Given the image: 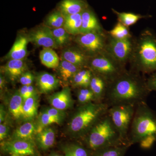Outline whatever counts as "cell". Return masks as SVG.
<instances>
[{"mask_svg":"<svg viewBox=\"0 0 156 156\" xmlns=\"http://www.w3.org/2000/svg\"><path fill=\"white\" fill-rule=\"evenodd\" d=\"M136 106L115 105L109 108L108 114L125 144H128V135Z\"/></svg>","mask_w":156,"mask_h":156,"instance_id":"cell-7","label":"cell"},{"mask_svg":"<svg viewBox=\"0 0 156 156\" xmlns=\"http://www.w3.org/2000/svg\"><path fill=\"white\" fill-rule=\"evenodd\" d=\"M28 86H23L20 89L19 93L23 99V101H25L27 99V92H28Z\"/></svg>","mask_w":156,"mask_h":156,"instance_id":"cell-41","label":"cell"},{"mask_svg":"<svg viewBox=\"0 0 156 156\" xmlns=\"http://www.w3.org/2000/svg\"><path fill=\"white\" fill-rule=\"evenodd\" d=\"M82 14L65 16V22L63 27L70 34L77 35L80 34L82 23Z\"/></svg>","mask_w":156,"mask_h":156,"instance_id":"cell-23","label":"cell"},{"mask_svg":"<svg viewBox=\"0 0 156 156\" xmlns=\"http://www.w3.org/2000/svg\"><path fill=\"white\" fill-rule=\"evenodd\" d=\"M65 18L60 11L53 12L48 16L47 19V25L53 29L64 27Z\"/></svg>","mask_w":156,"mask_h":156,"instance_id":"cell-31","label":"cell"},{"mask_svg":"<svg viewBox=\"0 0 156 156\" xmlns=\"http://www.w3.org/2000/svg\"><path fill=\"white\" fill-rule=\"evenodd\" d=\"M54 123H56V122L52 117L45 111L42 112L39 116L36 125L37 133L41 132L44 128Z\"/></svg>","mask_w":156,"mask_h":156,"instance_id":"cell-33","label":"cell"},{"mask_svg":"<svg viewBox=\"0 0 156 156\" xmlns=\"http://www.w3.org/2000/svg\"><path fill=\"white\" fill-rule=\"evenodd\" d=\"M11 156H21L19 155H11Z\"/></svg>","mask_w":156,"mask_h":156,"instance_id":"cell-46","label":"cell"},{"mask_svg":"<svg viewBox=\"0 0 156 156\" xmlns=\"http://www.w3.org/2000/svg\"><path fill=\"white\" fill-rule=\"evenodd\" d=\"M23 99L19 92L14 94L11 98L9 103V111L15 119L23 117Z\"/></svg>","mask_w":156,"mask_h":156,"instance_id":"cell-26","label":"cell"},{"mask_svg":"<svg viewBox=\"0 0 156 156\" xmlns=\"http://www.w3.org/2000/svg\"><path fill=\"white\" fill-rule=\"evenodd\" d=\"M34 80L33 75L30 72H24L20 77V82L23 86L31 85Z\"/></svg>","mask_w":156,"mask_h":156,"instance_id":"cell-38","label":"cell"},{"mask_svg":"<svg viewBox=\"0 0 156 156\" xmlns=\"http://www.w3.org/2000/svg\"><path fill=\"white\" fill-rule=\"evenodd\" d=\"M149 136L156 137V115L145 102L135 107L128 135V144L138 143Z\"/></svg>","mask_w":156,"mask_h":156,"instance_id":"cell-4","label":"cell"},{"mask_svg":"<svg viewBox=\"0 0 156 156\" xmlns=\"http://www.w3.org/2000/svg\"><path fill=\"white\" fill-rule=\"evenodd\" d=\"M147 85L149 91H156V71L152 73L146 80Z\"/></svg>","mask_w":156,"mask_h":156,"instance_id":"cell-39","label":"cell"},{"mask_svg":"<svg viewBox=\"0 0 156 156\" xmlns=\"http://www.w3.org/2000/svg\"><path fill=\"white\" fill-rule=\"evenodd\" d=\"M40 58L42 64L49 68L58 67L60 63L58 55L52 48H44L40 52Z\"/></svg>","mask_w":156,"mask_h":156,"instance_id":"cell-22","label":"cell"},{"mask_svg":"<svg viewBox=\"0 0 156 156\" xmlns=\"http://www.w3.org/2000/svg\"><path fill=\"white\" fill-rule=\"evenodd\" d=\"M49 101L53 108L64 111L71 107L73 100L70 89L66 88L60 92H56L49 98Z\"/></svg>","mask_w":156,"mask_h":156,"instance_id":"cell-14","label":"cell"},{"mask_svg":"<svg viewBox=\"0 0 156 156\" xmlns=\"http://www.w3.org/2000/svg\"><path fill=\"white\" fill-rule=\"evenodd\" d=\"M58 67L59 75L62 79L65 81H67L71 79L73 80L77 73L83 69L78 67L63 58L60 62Z\"/></svg>","mask_w":156,"mask_h":156,"instance_id":"cell-24","label":"cell"},{"mask_svg":"<svg viewBox=\"0 0 156 156\" xmlns=\"http://www.w3.org/2000/svg\"><path fill=\"white\" fill-rule=\"evenodd\" d=\"M50 156H62L60 155L57 154H53L51 155Z\"/></svg>","mask_w":156,"mask_h":156,"instance_id":"cell-45","label":"cell"},{"mask_svg":"<svg viewBox=\"0 0 156 156\" xmlns=\"http://www.w3.org/2000/svg\"><path fill=\"white\" fill-rule=\"evenodd\" d=\"M108 37V31L103 30L79 34L75 41L78 47L91 57L106 51Z\"/></svg>","mask_w":156,"mask_h":156,"instance_id":"cell-8","label":"cell"},{"mask_svg":"<svg viewBox=\"0 0 156 156\" xmlns=\"http://www.w3.org/2000/svg\"><path fill=\"white\" fill-rule=\"evenodd\" d=\"M84 136L85 146L92 151L108 147L126 145L121 139L108 112Z\"/></svg>","mask_w":156,"mask_h":156,"instance_id":"cell-3","label":"cell"},{"mask_svg":"<svg viewBox=\"0 0 156 156\" xmlns=\"http://www.w3.org/2000/svg\"><path fill=\"white\" fill-rule=\"evenodd\" d=\"M1 149L11 155L21 156H34L35 154L34 141L11 139L1 143Z\"/></svg>","mask_w":156,"mask_h":156,"instance_id":"cell-10","label":"cell"},{"mask_svg":"<svg viewBox=\"0 0 156 156\" xmlns=\"http://www.w3.org/2000/svg\"><path fill=\"white\" fill-rule=\"evenodd\" d=\"M38 104L37 98L35 94L26 99L23 102V118L30 119L35 117L37 112Z\"/></svg>","mask_w":156,"mask_h":156,"instance_id":"cell-28","label":"cell"},{"mask_svg":"<svg viewBox=\"0 0 156 156\" xmlns=\"http://www.w3.org/2000/svg\"><path fill=\"white\" fill-rule=\"evenodd\" d=\"M35 94V89L33 86L30 85L28 87V92H27V98L31 97Z\"/></svg>","mask_w":156,"mask_h":156,"instance_id":"cell-42","label":"cell"},{"mask_svg":"<svg viewBox=\"0 0 156 156\" xmlns=\"http://www.w3.org/2000/svg\"><path fill=\"white\" fill-rule=\"evenodd\" d=\"M112 11L117 15L118 21L128 27L134 25L140 20L147 17L131 12H119L114 9H112Z\"/></svg>","mask_w":156,"mask_h":156,"instance_id":"cell-27","label":"cell"},{"mask_svg":"<svg viewBox=\"0 0 156 156\" xmlns=\"http://www.w3.org/2000/svg\"><path fill=\"white\" fill-rule=\"evenodd\" d=\"M36 134V125L31 122H27L23 124L14 131L11 139L34 141Z\"/></svg>","mask_w":156,"mask_h":156,"instance_id":"cell-18","label":"cell"},{"mask_svg":"<svg viewBox=\"0 0 156 156\" xmlns=\"http://www.w3.org/2000/svg\"><path fill=\"white\" fill-rule=\"evenodd\" d=\"M150 92L146 80L140 73L131 69H126L109 83L104 102L109 108L119 105L136 106L145 102Z\"/></svg>","mask_w":156,"mask_h":156,"instance_id":"cell-1","label":"cell"},{"mask_svg":"<svg viewBox=\"0 0 156 156\" xmlns=\"http://www.w3.org/2000/svg\"><path fill=\"white\" fill-rule=\"evenodd\" d=\"M82 26L80 34L104 30L95 14L89 8L82 12Z\"/></svg>","mask_w":156,"mask_h":156,"instance_id":"cell-15","label":"cell"},{"mask_svg":"<svg viewBox=\"0 0 156 156\" xmlns=\"http://www.w3.org/2000/svg\"><path fill=\"white\" fill-rule=\"evenodd\" d=\"M9 130V126L7 123L2 122L0 125V140H2L8 136Z\"/></svg>","mask_w":156,"mask_h":156,"instance_id":"cell-40","label":"cell"},{"mask_svg":"<svg viewBox=\"0 0 156 156\" xmlns=\"http://www.w3.org/2000/svg\"><path fill=\"white\" fill-rule=\"evenodd\" d=\"M37 83L42 93H48L58 87L59 80L53 75L44 73L38 76Z\"/></svg>","mask_w":156,"mask_h":156,"instance_id":"cell-19","label":"cell"},{"mask_svg":"<svg viewBox=\"0 0 156 156\" xmlns=\"http://www.w3.org/2000/svg\"><path fill=\"white\" fill-rule=\"evenodd\" d=\"M156 141L155 136H149L142 140L139 144L142 148L144 149H148L152 146Z\"/></svg>","mask_w":156,"mask_h":156,"instance_id":"cell-37","label":"cell"},{"mask_svg":"<svg viewBox=\"0 0 156 156\" xmlns=\"http://www.w3.org/2000/svg\"><path fill=\"white\" fill-rule=\"evenodd\" d=\"M77 98L78 101L81 105L95 100L94 94L89 88H81L78 91Z\"/></svg>","mask_w":156,"mask_h":156,"instance_id":"cell-34","label":"cell"},{"mask_svg":"<svg viewBox=\"0 0 156 156\" xmlns=\"http://www.w3.org/2000/svg\"><path fill=\"white\" fill-rule=\"evenodd\" d=\"M26 68L23 59H11L5 66V70L11 80L20 77L25 72Z\"/></svg>","mask_w":156,"mask_h":156,"instance_id":"cell-21","label":"cell"},{"mask_svg":"<svg viewBox=\"0 0 156 156\" xmlns=\"http://www.w3.org/2000/svg\"><path fill=\"white\" fill-rule=\"evenodd\" d=\"M35 140L37 145L43 150H47L54 145L55 140V132L50 127L44 128L37 133Z\"/></svg>","mask_w":156,"mask_h":156,"instance_id":"cell-17","label":"cell"},{"mask_svg":"<svg viewBox=\"0 0 156 156\" xmlns=\"http://www.w3.org/2000/svg\"><path fill=\"white\" fill-rule=\"evenodd\" d=\"M130 69L143 74L156 71V36L149 29L134 38L130 60Z\"/></svg>","mask_w":156,"mask_h":156,"instance_id":"cell-2","label":"cell"},{"mask_svg":"<svg viewBox=\"0 0 156 156\" xmlns=\"http://www.w3.org/2000/svg\"><path fill=\"white\" fill-rule=\"evenodd\" d=\"M29 40L28 38L20 36L17 38L8 56L11 59H23L27 54V45Z\"/></svg>","mask_w":156,"mask_h":156,"instance_id":"cell-20","label":"cell"},{"mask_svg":"<svg viewBox=\"0 0 156 156\" xmlns=\"http://www.w3.org/2000/svg\"><path fill=\"white\" fill-rule=\"evenodd\" d=\"M108 34L114 38L124 40L133 37L129 27L118 21L111 30L108 31Z\"/></svg>","mask_w":156,"mask_h":156,"instance_id":"cell-30","label":"cell"},{"mask_svg":"<svg viewBox=\"0 0 156 156\" xmlns=\"http://www.w3.org/2000/svg\"><path fill=\"white\" fill-rule=\"evenodd\" d=\"M92 72L91 82L89 88L95 96L96 102H104L109 82L99 75Z\"/></svg>","mask_w":156,"mask_h":156,"instance_id":"cell-13","label":"cell"},{"mask_svg":"<svg viewBox=\"0 0 156 156\" xmlns=\"http://www.w3.org/2000/svg\"><path fill=\"white\" fill-rule=\"evenodd\" d=\"M29 41L35 44L42 46L44 48H57L52 30L48 27L44 26L37 28L32 31L28 37Z\"/></svg>","mask_w":156,"mask_h":156,"instance_id":"cell-11","label":"cell"},{"mask_svg":"<svg viewBox=\"0 0 156 156\" xmlns=\"http://www.w3.org/2000/svg\"><path fill=\"white\" fill-rule=\"evenodd\" d=\"M91 73V70L88 68H84L80 70L73 78V83L74 86L81 87L85 78Z\"/></svg>","mask_w":156,"mask_h":156,"instance_id":"cell-35","label":"cell"},{"mask_svg":"<svg viewBox=\"0 0 156 156\" xmlns=\"http://www.w3.org/2000/svg\"><path fill=\"white\" fill-rule=\"evenodd\" d=\"M108 109L105 102H91L81 105L70 122V131L77 136H84Z\"/></svg>","mask_w":156,"mask_h":156,"instance_id":"cell-5","label":"cell"},{"mask_svg":"<svg viewBox=\"0 0 156 156\" xmlns=\"http://www.w3.org/2000/svg\"><path fill=\"white\" fill-rule=\"evenodd\" d=\"M4 84H5V80L2 76H1L0 77V87L1 89H2L4 86Z\"/></svg>","mask_w":156,"mask_h":156,"instance_id":"cell-44","label":"cell"},{"mask_svg":"<svg viewBox=\"0 0 156 156\" xmlns=\"http://www.w3.org/2000/svg\"><path fill=\"white\" fill-rule=\"evenodd\" d=\"M65 156H91L92 152L82 144H73L63 149Z\"/></svg>","mask_w":156,"mask_h":156,"instance_id":"cell-29","label":"cell"},{"mask_svg":"<svg viewBox=\"0 0 156 156\" xmlns=\"http://www.w3.org/2000/svg\"><path fill=\"white\" fill-rule=\"evenodd\" d=\"M88 8L84 0H63L60 3V11L65 16L81 13Z\"/></svg>","mask_w":156,"mask_h":156,"instance_id":"cell-16","label":"cell"},{"mask_svg":"<svg viewBox=\"0 0 156 156\" xmlns=\"http://www.w3.org/2000/svg\"><path fill=\"white\" fill-rule=\"evenodd\" d=\"M53 36L58 47L63 46L69 41L70 34L64 27L52 29Z\"/></svg>","mask_w":156,"mask_h":156,"instance_id":"cell-32","label":"cell"},{"mask_svg":"<svg viewBox=\"0 0 156 156\" xmlns=\"http://www.w3.org/2000/svg\"><path fill=\"white\" fill-rule=\"evenodd\" d=\"M134 39V37L124 40L115 39L108 34L106 51L117 61L126 65L131 57Z\"/></svg>","mask_w":156,"mask_h":156,"instance_id":"cell-9","label":"cell"},{"mask_svg":"<svg viewBox=\"0 0 156 156\" xmlns=\"http://www.w3.org/2000/svg\"><path fill=\"white\" fill-rule=\"evenodd\" d=\"M62 58L81 68H88L90 57L79 47L66 49L62 51Z\"/></svg>","mask_w":156,"mask_h":156,"instance_id":"cell-12","label":"cell"},{"mask_svg":"<svg viewBox=\"0 0 156 156\" xmlns=\"http://www.w3.org/2000/svg\"><path fill=\"white\" fill-rule=\"evenodd\" d=\"M5 112L4 110V108L2 106H1V109H0V123L3 122L5 119Z\"/></svg>","mask_w":156,"mask_h":156,"instance_id":"cell-43","label":"cell"},{"mask_svg":"<svg viewBox=\"0 0 156 156\" xmlns=\"http://www.w3.org/2000/svg\"><path fill=\"white\" fill-rule=\"evenodd\" d=\"M129 146H114L99 149L92 152L91 156H124Z\"/></svg>","mask_w":156,"mask_h":156,"instance_id":"cell-25","label":"cell"},{"mask_svg":"<svg viewBox=\"0 0 156 156\" xmlns=\"http://www.w3.org/2000/svg\"><path fill=\"white\" fill-rule=\"evenodd\" d=\"M50 116L52 117L56 122V123L59 124L64 118V112L63 111L53 108L47 109L44 111Z\"/></svg>","mask_w":156,"mask_h":156,"instance_id":"cell-36","label":"cell"},{"mask_svg":"<svg viewBox=\"0 0 156 156\" xmlns=\"http://www.w3.org/2000/svg\"><path fill=\"white\" fill-rule=\"evenodd\" d=\"M88 68L106 79L109 83L126 70V65L120 63L106 51L90 57Z\"/></svg>","mask_w":156,"mask_h":156,"instance_id":"cell-6","label":"cell"}]
</instances>
